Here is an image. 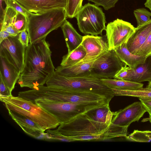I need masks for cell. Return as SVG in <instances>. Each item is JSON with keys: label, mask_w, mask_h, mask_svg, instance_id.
Segmentation results:
<instances>
[{"label": "cell", "mask_w": 151, "mask_h": 151, "mask_svg": "<svg viewBox=\"0 0 151 151\" xmlns=\"http://www.w3.org/2000/svg\"><path fill=\"white\" fill-rule=\"evenodd\" d=\"M50 46L45 37L26 47L23 69L17 81L21 87L33 89L43 86L55 72Z\"/></svg>", "instance_id": "1"}, {"label": "cell", "mask_w": 151, "mask_h": 151, "mask_svg": "<svg viewBox=\"0 0 151 151\" xmlns=\"http://www.w3.org/2000/svg\"><path fill=\"white\" fill-rule=\"evenodd\" d=\"M101 79L91 74L79 77H69L55 72L46 82L49 87L91 92L106 98L109 101L115 96L111 88Z\"/></svg>", "instance_id": "2"}, {"label": "cell", "mask_w": 151, "mask_h": 151, "mask_svg": "<svg viewBox=\"0 0 151 151\" xmlns=\"http://www.w3.org/2000/svg\"><path fill=\"white\" fill-rule=\"evenodd\" d=\"M7 110L22 115L37 123L45 131L54 129L60 124L52 114L32 102L18 96H0Z\"/></svg>", "instance_id": "3"}, {"label": "cell", "mask_w": 151, "mask_h": 151, "mask_svg": "<svg viewBox=\"0 0 151 151\" xmlns=\"http://www.w3.org/2000/svg\"><path fill=\"white\" fill-rule=\"evenodd\" d=\"M67 17L65 9H58L35 14L29 13L27 17V31L29 43L32 44L61 27Z\"/></svg>", "instance_id": "4"}, {"label": "cell", "mask_w": 151, "mask_h": 151, "mask_svg": "<svg viewBox=\"0 0 151 151\" xmlns=\"http://www.w3.org/2000/svg\"><path fill=\"white\" fill-rule=\"evenodd\" d=\"M33 103L53 115L60 124L68 122L79 115L109 102L106 101L55 102L37 99Z\"/></svg>", "instance_id": "5"}, {"label": "cell", "mask_w": 151, "mask_h": 151, "mask_svg": "<svg viewBox=\"0 0 151 151\" xmlns=\"http://www.w3.org/2000/svg\"><path fill=\"white\" fill-rule=\"evenodd\" d=\"M35 98L36 99L55 102L110 101L105 97L91 92L44 85L36 90Z\"/></svg>", "instance_id": "6"}, {"label": "cell", "mask_w": 151, "mask_h": 151, "mask_svg": "<svg viewBox=\"0 0 151 151\" xmlns=\"http://www.w3.org/2000/svg\"><path fill=\"white\" fill-rule=\"evenodd\" d=\"M76 18L79 30L84 34L102 35L103 31L106 30L105 14L102 9L95 4H85Z\"/></svg>", "instance_id": "7"}, {"label": "cell", "mask_w": 151, "mask_h": 151, "mask_svg": "<svg viewBox=\"0 0 151 151\" xmlns=\"http://www.w3.org/2000/svg\"><path fill=\"white\" fill-rule=\"evenodd\" d=\"M111 124H108L90 119L83 113L68 122L60 124L56 130L68 137L97 134L106 131Z\"/></svg>", "instance_id": "8"}, {"label": "cell", "mask_w": 151, "mask_h": 151, "mask_svg": "<svg viewBox=\"0 0 151 151\" xmlns=\"http://www.w3.org/2000/svg\"><path fill=\"white\" fill-rule=\"evenodd\" d=\"M135 28L131 23L119 19L108 23L105 30L109 50L126 43Z\"/></svg>", "instance_id": "9"}, {"label": "cell", "mask_w": 151, "mask_h": 151, "mask_svg": "<svg viewBox=\"0 0 151 151\" xmlns=\"http://www.w3.org/2000/svg\"><path fill=\"white\" fill-rule=\"evenodd\" d=\"M125 64L114 50H109L95 61L91 74L101 79L113 78Z\"/></svg>", "instance_id": "10"}, {"label": "cell", "mask_w": 151, "mask_h": 151, "mask_svg": "<svg viewBox=\"0 0 151 151\" xmlns=\"http://www.w3.org/2000/svg\"><path fill=\"white\" fill-rule=\"evenodd\" d=\"M18 35L9 36L0 43V56L5 58L21 73L24 64L26 47L19 40Z\"/></svg>", "instance_id": "11"}, {"label": "cell", "mask_w": 151, "mask_h": 151, "mask_svg": "<svg viewBox=\"0 0 151 151\" xmlns=\"http://www.w3.org/2000/svg\"><path fill=\"white\" fill-rule=\"evenodd\" d=\"M147 112L140 101L134 102L123 109L113 112L111 123L122 127H128L138 121Z\"/></svg>", "instance_id": "12"}, {"label": "cell", "mask_w": 151, "mask_h": 151, "mask_svg": "<svg viewBox=\"0 0 151 151\" xmlns=\"http://www.w3.org/2000/svg\"><path fill=\"white\" fill-rule=\"evenodd\" d=\"M81 44L84 47L86 54L79 62L95 60L109 51L107 41L100 36L88 35H85L83 36Z\"/></svg>", "instance_id": "13"}, {"label": "cell", "mask_w": 151, "mask_h": 151, "mask_svg": "<svg viewBox=\"0 0 151 151\" xmlns=\"http://www.w3.org/2000/svg\"><path fill=\"white\" fill-rule=\"evenodd\" d=\"M27 11L38 14L58 9H65L66 0H16Z\"/></svg>", "instance_id": "14"}, {"label": "cell", "mask_w": 151, "mask_h": 151, "mask_svg": "<svg viewBox=\"0 0 151 151\" xmlns=\"http://www.w3.org/2000/svg\"><path fill=\"white\" fill-rule=\"evenodd\" d=\"M128 127H122L111 123L107 130L97 134L77 135L69 137L76 141H104L111 139L125 137L127 135Z\"/></svg>", "instance_id": "15"}, {"label": "cell", "mask_w": 151, "mask_h": 151, "mask_svg": "<svg viewBox=\"0 0 151 151\" xmlns=\"http://www.w3.org/2000/svg\"><path fill=\"white\" fill-rule=\"evenodd\" d=\"M151 32V19L135 28V31L126 42L127 49L132 54L138 55L139 50Z\"/></svg>", "instance_id": "16"}, {"label": "cell", "mask_w": 151, "mask_h": 151, "mask_svg": "<svg viewBox=\"0 0 151 151\" xmlns=\"http://www.w3.org/2000/svg\"><path fill=\"white\" fill-rule=\"evenodd\" d=\"M8 111L12 119L28 135L38 138L45 135V131L37 123L24 116L11 111Z\"/></svg>", "instance_id": "17"}, {"label": "cell", "mask_w": 151, "mask_h": 151, "mask_svg": "<svg viewBox=\"0 0 151 151\" xmlns=\"http://www.w3.org/2000/svg\"><path fill=\"white\" fill-rule=\"evenodd\" d=\"M20 74L5 58L0 56V78L11 92L14 88Z\"/></svg>", "instance_id": "18"}, {"label": "cell", "mask_w": 151, "mask_h": 151, "mask_svg": "<svg viewBox=\"0 0 151 151\" xmlns=\"http://www.w3.org/2000/svg\"><path fill=\"white\" fill-rule=\"evenodd\" d=\"M96 60L87 62H79L68 67L60 65L55 69V72L61 75L69 77H79L89 75L91 74L93 65Z\"/></svg>", "instance_id": "19"}, {"label": "cell", "mask_w": 151, "mask_h": 151, "mask_svg": "<svg viewBox=\"0 0 151 151\" xmlns=\"http://www.w3.org/2000/svg\"><path fill=\"white\" fill-rule=\"evenodd\" d=\"M126 80L142 83L151 81V55L147 57L145 62L134 68L130 67Z\"/></svg>", "instance_id": "20"}, {"label": "cell", "mask_w": 151, "mask_h": 151, "mask_svg": "<svg viewBox=\"0 0 151 151\" xmlns=\"http://www.w3.org/2000/svg\"><path fill=\"white\" fill-rule=\"evenodd\" d=\"M61 27L68 49V53H70L81 44L83 36L78 33L72 24L66 19Z\"/></svg>", "instance_id": "21"}, {"label": "cell", "mask_w": 151, "mask_h": 151, "mask_svg": "<svg viewBox=\"0 0 151 151\" xmlns=\"http://www.w3.org/2000/svg\"><path fill=\"white\" fill-rule=\"evenodd\" d=\"M120 59L129 67L134 68L144 63L147 57L136 55L131 53L124 43L114 50Z\"/></svg>", "instance_id": "22"}, {"label": "cell", "mask_w": 151, "mask_h": 151, "mask_svg": "<svg viewBox=\"0 0 151 151\" xmlns=\"http://www.w3.org/2000/svg\"><path fill=\"white\" fill-rule=\"evenodd\" d=\"M109 103H107L84 113L88 119L108 124L111 123L113 112L111 111Z\"/></svg>", "instance_id": "23"}, {"label": "cell", "mask_w": 151, "mask_h": 151, "mask_svg": "<svg viewBox=\"0 0 151 151\" xmlns=\"http://www.w3.org/2000/svg\"><path fill=\"white\" fill-rule=\"evenodd\" d=\"M101 81L109 88L123 90H135L142 88L143 84L115 78H102Z\"/></svg>", "instance_id": "24"}, {"label": "cell", "mask_w": 151, "mask_h": 151, "mask_svg": "<svg viewBox=\"0 0 151 151\" xmlns=\"http://www.w3.org/2000/svg\"><path fill=\"white\" fill-rule=\"evenodd\" d=\"M86 54V50L81 44L75 50L62 57L60 65L68 67L74 65L82 60Z\"/></svg>", "instance_id": "25"}, {"label": "cell", "mask_w": 151, "mask_h": 151, "mask_svg": "<svg viewBox=\"0 0 151 151\" xmlns=\"http://www.w3.org/2000/svg\"><path fill=\"white\" fill-rule=\"evenodd\" d=\"M115 96L140 98L151 97V88L146 87L135 90L112 89Z\"/></svg>", "instance_id": "26"}, {"label": "cell", "mask_w": 151, "mask_h": 151, "mask_svg": "<svg viewBox=\"0 0 151 151\" xmlns=\"http://www.w3.org/2000/svg\"><path fill=\"white\" fill-rule=\"evenodd\" d=\"M83 0H66L65 8L67 17L72 18L76 17L82 7Z\"/></svg>", "instance_id": "27"}, {"label": "cell", "mask_w": 151, "mask_h": 151, "mask_svg": "<svg viewBox=\"0 0 151 151\" xmlns=\"http://www.w3.org/2000/svg\"><path fill=\"white\" fill-rule=\"evenodd\" d=\"M137 22V27L141 26L150 21L151 12L145 8H139L134 11Z\"/></svg>", "instance_id": "28"}, {"label": "cell", "mask_w": 151, "mask_h": 151, "mask_svg": "<svg viewBox=\"0 0 151 151\" xmlns=\"http://www.w3.org/2000/svg\"><path fill=\"white\" fill-rule=\"evenodd\" d=\"M125 138L128 140L139 142H150L151 139L147 135L146 131L134 130L131 134Z\"/></svg>", "instance_id": "29"}, {"label": "cell", "mask_w": 151, "mask_h": 151, "mask_svg": "<svg viewBox=\"0 0 151 151\" xmlns=\"http://www.w3.org/2000/svg\"><path fill=\"white\" fill-rule=\"evenodd\" d=\"M12 24L20 33L24 30H27V19L24 14L17 12L13 18Z\"/></svg>", "instance_id": "30"}, {"label": "cell", "mask_w": 151, "mask_h": 151, "mask_svg": "<svg viewBox=\"0 0 151 151\" xmlns=\"http://www.w3.org/2000/svg\"><path fill=\"white\" fill-rule=\"evenodd\" d=\"M46 134L48 139L54 141H58L65 142L73 141V140L68 137L64 136L58 132L56 129L47 130L46 131Z\"/></svg>", "instance_id": "31"}, {"label": "cell", "mask_w": 151, "mask_h": 151, "mask_svg": "<svg viewBox=\"0 0 151 151\" xmlns=\"http://www.w3.org/2000/svg\"><path fill=\"white\" fill-rule=\"evenodd\" d=\"M138 55L146 57L151 55V32L140 47Z\"/></svg>", "instance_id": "32"}, {"label": "cell", "mask_w": 151, "mask_h": 151, "mask_svg": "<svg viewBox=\"0 0 151 151\" xmlns=\"http://www.w3.org/2000/svg\"><path fill=\"white\" fill-rule=\"evenodd\" d=\"M93 2L99 6H101L105 10H108L114 7L119 0H87Z\"/></svg>", "instance_id": "33"}, {"label": "cell", "mask_w": 151, "mask_h": 151, "mask_svg": "<svg viewBox=\"0 0 151 151\" xmlns=\"http://www.w3.org/2000/svg\"><path fill=\"white\" fill-rule=\"evenodd\" d=\"M7 5L6 6L11 7L16 12L20 13L27 17L29 12L27 11L16 0H7Z\"/></svg>", "instance_id": "34"}, {"label": "cell", "mask_w": 151, "mask_h": 151, "mask_svg": "<svg viewBox=\"0 0 151 151\" xmlns=\"http://www.w3.org/2000/svg\"><path fill=\"white\" fill-rule=\"evenodd\" d=\"M130 67L125 64L115 76L114 78L126 80L129 73Z\"/></svg>", "instance_id": "35"}, {"label": "cell", "mask_w": 151, "mask_h": 151, "mask_svg": "<svg viewBox=\"0 0 151 151\" xmlns=\"http://www.w3.org/2000/svg\"><path fill=\"white\" fill-rule=\"evenodd\" d=\"M18 39L20 42L26 47L28 46L29 38L27 30L22 31L19 33Z\"/></svg>", "instance_id": "36"}, {"label": "cell", "mask_w": 151, "mask_h": 151, "mask_svg": "<svg viewBox=\"0 0 151 151\" xmlns=\"http://www.w3.org/2000/svg\"><path fill=\"white\" fill-rule=\"evenodd\" d=\"M12 92L5 84L3 80L0 78V96L10 97L12 96Z\"/></svg>", "instance_id": "37"}, {"label": "cell", "mask_w": 151, "mask_h": 151, "mask_svg": "<svg viewBox=\"0 0 151 151\" xmlns=\"http://www.w3.org/2000/svg\"><path fill=\"white\" fill-rule=\"evenodd\" d=\"M139 99L149 114H151V97L140 98Z\"/></svg>", "instance_id": "38"}, {"label": "cell", "mask_w": 151, "mask_h": 151, "mask_svg": "<svg viewBox=\"0 0 151 151\" xmlns=\"http://www.w3.org/2000/svg\"><path fill=\"white\" fill-rule=\"evenodd\" d=\"M2 30H5L6 31L12 36H16L18 35L20 33L15 28L13 24H11L7 26Z\"/></svg>", "instance_id": "39"}, {"label": "cell", "mask_w": 151, "mask_h": 151, "mask_svg": "<svg viewBox=\"0 0 151 151\" xmlns=\"http://www.w3.org/2000/svg\"><path fill=\"white\" fill-rule=\"evenodd\" d=\"M9 36H12L7 32L5 30L0 31V43L4 40Z\"/></svg>", "instance_id": "40"}, {"label": "cell", "mask_w": 151, "mask_h": 151, "mask_svg": "<svg viewBox=\"0 0 151 151\" xmlns=\"http://www.w3.org/2000/svg\"><path fill=\"white\" fill-rule=\"evenodd\" d=\"M144 5L145 6L149 9L151 12V0H146Z\"/></svg>", "instance_id": "41"}, {"label": "cell", "mask_w": 151, "mask_h": 151, "mask_svg": "<svg viewBox=\"0 0 151 151\" xmlns=\"http://www.w3.org/2000/svg\"><path fill=\"white\" fill-rule=\"evenodd\" d=\"M147 135L151 139V131H146Z\"/></svg>", "instance_id": "42"}, {"label": "cell", "mask_w": 151, "mask_h": 151, "mask_svg": "<svg viewBox=\"0 0 151 151\" xmlns=\"http://www.w3.org/2000/svg\"><path fill=\"white\" fill-rule=\"evenodd\" d=\"M147 87L151 88V81L149 82L148 85Z\"/></svg>", "instance_id": "43"}, {"label": "cell", "mask_w": 151, "mask_h": 151, "mask_svg": "<svg viewBox=\"0 0 151 151\" xmlns=\"http://www.w3.org/2000/svg\"><path fill=\"white\" fill-rule=\"evenodd\" d=\"M0 1H4L5 2V3L6 5V6L7 5V0H0Z\"/></svg>", "instance_id": "44"}, {"label": "cell", "mask_w": 151, "mask_h": 151, "mask_svg": "<svg viewBox=\"0 0 151 151\" xmlns=\"http://www.w3.org/2000/svg\"><path fill=\"white\" fill-rule=\"evenodd\" d=\"M149 120L151 123V114H149Z\"/></svg>", "instance_id": "45"}]
</instances>
